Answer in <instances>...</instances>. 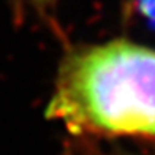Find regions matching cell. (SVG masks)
I'll list each match as a JSON object with an SVG mask.
<instances>
[{
	"instance_id": "obj_1",
	"label": "cell",
	"mask_w": 155,
	"mask_h": 155,
	"mask_svg": "<svg viewBox=\"0 0 155 155\" xmlns=\"http://www.w3.org/2000/svg\"><path fill=\"white\" fill-rule=\"evenodd\" d=\"M46 117L76 135L155 139V49L112 40L68 52Z\"/></svg>"
}]
</instances>
